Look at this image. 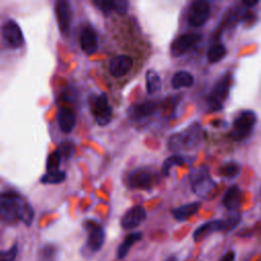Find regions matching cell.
I'll return each instance as SVG.
<instances>
[{
    "mask_svg": "<svg viewBox=\"0 0 261 261\" xmlns=\"http://www.w3.org/2000/svg\"><path fill=\"white\" fill-rule=\"evenodd\" d=\"M34 219L32 206L16 192L7 191L0 194V220L6 224L21 221L31 225Z\"/></svg>",
    "mask_w": 261,
    "mask_h": 261,
    "instance_id": "6da1fadb",
    "label": "cell"
},
{
    "mask_svg": "<svg viewBox=\"0 0 261 261\" xmlns=\"http://www.w3.org/2000/svg\"><path fill=\"white\" fill-rule=\"evenodd\" d=\"M256 114L252 110H245L239 114L232 124L230 137L234 141H242L250 136L256 123Z\"/></svg>",
    "mask_w": 261,
    "mask_h": 261,
    "instance_id": "7a4b0ae2",
    "label": "cell"
},
{
    "mask_svg": "<svg viewBox=\"0 0 261 261\" xmlns=\"http://www.w3.org/2000/svg\"><path fill=\"white\" fill-rule=\"evenodd\" d=\"M192 182L194 193L204 199H209L212 197L216 190V182L210 178L208 172L203 168L197 169L193 172Z\"/></svg>",
    "mask_w": 261,
    "mask_h": 261,
    "instance_id": "3957f363",
    "label": "cell"
},
{
    "mask_svg": "<svg viewBox=\"0 0 261 261\" xmlns=\"http://www.w3.org/2000/svg\"><path fill=\"white\" fill-rule=\"evenodd\" d=\"M93 115L99 125L105 126L112 119V108L109 104L107 95L101 93L98 96H95L91 103Z\"/></svg>",
    "mask_w": 261,
    "mask_h": 261,
    "instance_id": "277c9868",
    "label": "cell"
},
{
    "mask_svg": "<svg viewBox=\"0 0 261 261\" xmlns=\"http://www.w3.org/2000/svg\"><path fill=\"white\" fill-rule=\"evenodd\" d=\"M209 14V3L205 0H196L191 4L189 8L188 22L192 27H201L207 21Z\"/></svg>",
    "mask_w": 261,
    "mask_h": 261,
    "instance_id": "5b68a950",
    "label": "cell"
},
{
    "mask_svg": "<svg viewBox=\"0 0 261 261\" xmlns=\"http://www.w3.org/2000/svg\"><path fill=\"white\" fill-rule=\"evenodd\" d=\"M2 38L4 42L11 48H19L22 46L24 39L21 29L13 19L6 20L1 28Z\"/></svg>",
    "mask_w": 261,
    "mask_h": 261,
    "instance_id": "8992f818",
    "label": "cell"
},
{
    "mask_svg": "<svg viewBox=\"0 0 261 261\" xmlns=\"http://www.w3.org/2000/svg\"><path fill=\"white\" fill-rule=\"evenodd\" d=\"M230 83V74H225L217 81L212 90L211 96L209 97V106L212 110H218L221 108V103L228 94Z\"/></svg>",
    "mask_w": 261,
    "mask_h": 261,
    "instance_id": "52a82bcc",
    "label": "cell"
},
{
    "mask_svg": "<svg viewBox=\"0 0 261 261\" xmlns=\"http://www.w3.org/2000/svg\"><path fill=\"white\" fill-rule=\"evenodd\" d=\"M154 180V175L148 168L140 167L127 174L126 182L132 189L148 190L152 187Z\"/></svg>",
    "mask_w": 261,
    "mask_h": 261,
    "instance_id": "ba28073f",
    "label": "cell"
},
{
    "mask_svg": "<svg viewBox=\"0 0 261 261\" xmlns=\"http://www.w3.org/2000/svg\"><path fill=\"white\" fill-rule=\"evenodd\" d=\"M202 39L200 34H184L177 37L170 46V53L172 56L177 57L185 54L191 48H193Z\"/></svg>",
    "mask_w": 261,
    "mask_h": 261,
    "instance_id": "9c48e42d",
    "label": "cell"
},
{
    "mask_svg": "<svg viewBox=\"0 0 261 261\" xmlns=\"http://www.w3.org/2000/svg\"><path fill=\"white\" fill-rule=\"evenodd\" d=\"M85 227L88 231L87 246L93 252L98 251L104 244L105 232L103 227L95 221H87Z\"/></svg>",
    "mask_w": 261,
    "mask_h": 261,
    "instance_id": "30bf717a",
    "label": "cell"
},
{
    "mask_svg": "<svg viewBox=\"0 0 261 261\" xmlns=\"http://www.w3.org/2000/svg\"><path fill=\"white\" fill-rule=\"evenodd\" d=\"M55 14L61 34L67 35L70 29L72 18V12L69 3L63 0L57 1L55 5Z\"/></svg>",
    "mask_w": 261,
    "mask_h": 261,
    "instance_id": "8fae6325",
    "label": "cell"
},
{
    "mask_svg": "<svg viewBox=\"0 0 261 261\" xmlns=\"http://www.w3.org/2000/svg\"><path fill=\"white\" fill-rule=\"evenodd\" d=\"M146 210L143 206L137 205L130 208L122 216L120 224L124 229H133L139 226L146 218Z\"/></svg>",
    "mask_w": 261,
    "mask_h": 261,
    "instance_id": "7c38bea8",
    "label": "cell"
},
{
    "mask_svg": "<svg viewBox=\"0 0 261 261\" xmlns=\"http://www.w3.org/2000/svg\"><path fill=\"white\" fill-rule=\"evenodd\" d=\"M134 60L127 55H118L109 62V71L113 76H123L133 68Z\"/></svg>",
    "mask_w": 261,
    "mask_h": 261,
    "instance_id": "4fadbf2b",
    "label": "cell"
},
{
    "mask_svg": "<svg viewBox=\"0 0 261 261\" xmlns=\"http://www.w3.org/2000/svg\"><path fill=\"white\" fill-rule=\"evenodd\" d=\"M81 47L82 50L88 54L92 55L96 53L98 49V37L95 30L88 25L85 27L81 34Z\"/></svg>",
    "mask_w": 261,
    "mask_h": 261,
    "instance_id": "5bb4252c",
    "label": "cell"
},
{
    "mask_svg": "<svg viewBox=\"0 0 261 261\" xmlns=\"http://www.w3.org/2000/svg\"><path fill=\"white\" fill-rule=\"evenodd\" d=\"M219 230H224V224L222 219H216V220H211L206 223H203L200 225L193 233V238L196 242H199L205 238H207L209 234L219 231Z\"/></svg>",
    "mask_w": 261,
    "mask_h": 261,
    "instance_id": "9a60e30c",
    "label": "cell"
},
{
    "mask_svg": "<svg viewBox=\"0 0 261 261\" xmlns=\"http://www.w3.org/2000/svg\"><path fill=\"white\" fill-rule=\"evenodd\" d=\"M156 103L152 102V101H147V102H143L137 105H134L130 109H129V117L136 121H140L143 120L147 117H149L150 115H152L155 110H156Z\"/></svg>",
    "mask_w": 261,
    "mask_h": 261,
    "instance_id": "2e32d148",
    "label": "cell"
},
{
    "mask_svg": "<svg viewBox=\"0 0 261 261\" xmlns=\"http://www.w3.org/2000/svg\"><path fill=\"white\" fill-rule=\"evenodd\" d=\"M59 128L65 133H70L75 125V114L69 107H61L57 114Z\"/></svg>",
    "mask_w": 261,
    "mask_h": 261,
    "instance_id": "e0dca14e",
    "label": "cell"
},
{
    "mask_svg": "<svg viewBox=\"0 0 261 261\" xmlns=\"http://www.w3.org/2000/svg\"><path fill=\"white\" fill-rule=\"evenodd\" d=\"M242 192L238 186L229 187L222 199V204L228 210H237L241 205Z\"/></svg>",
    "mask_w": 261,
    "mask_h": 261,
    "instance_id": "ac0fdd59",
    "label": "cell"
},
{
    "mask_svg": "<svg viewBox=\"0 0 261 261\" xmlns=\"http://www.w3.org/2000/svg\"><path fill=\"white\" fill-rule=\"evenodd\" d=\"M201 126L199 123L194 122L192 123L182 134V140H184V145L187 148H193L196 147L200 140H201Z\"/></svg>",
    "mask_w": 261,
    "mask_h": 261,
    "instance_id": "d6986e66",
    "label": "cell"
},
{
    "mask_svg": "<svg viewBox=\"0 0 261 261\" xmlns=\"http://www.w3.org/2000/svg\"><path fill=\"white\" fill-rule=\"evenodd\" d=\"M201 207L200 202H192L182 206H179L171 211L173 217L178 221H185L198 212Z\"/></svg>",
    "mask_w": 261,
    "mask_h": 261,
    "instance_id": "ffe728a7",
    "label": "cell"
},
{
    "mask_svg": "<svg viewBox=\"0 0 261 261\" xmlns=\"http://www.w3.org/2000/svg\"><path fill=\"white\" fill-rule=\"evenodd\" d=\"M194 84V76L185 70L177 71L171 79V86L173 89L189 88Z\"/></svg>",
    "mask_w": 261,
    "mask_h": 261,
    "instance_id": "44dd1931",
    "label": "cell"
},
{
    "mask_svg": "<svg viewBox=\"0 0 261 261\" xmlns=\"http://www.w3.org/2000/svg\"><path fill=\"white\" fill-rule=\"evenodd\" d=\"M141 239H142V233H141L140 231L129 233V234L123 240V242L118 246V248H117V257H118L119 259L124 258V257L127 255V253H128L129 249L132 248V246H133L135 243H137L138 241H140Z\"/></svg>",
    "mask_w": 261,
    "mask_h": 261,
    "instance_id": "7402d4cb",
    "label": "cell"
},
{
    "mask_svg": "<svg viewBox=\"0 0 261 261\" xmlns=\"http://www.w3.org/2000/svg\"><path fill=\"white\" fill-rule=\"evenodd\" d=\"M146 88L147 93L150 95L155 94L161 89V79L154 69H149L146 72Z\"/></svg>",
    "mask_w": 261,
    "mask_h": 261,
    "instance_id": "603a6c76",
    "label": "cell"
},
{
    "mask_svg": "<svg viewBox=\"0 0 261 261\" xmlns=\"http://www.w3.org/2000/svg\"><path fill=\"white\" fill-rule=\"evenodd\" d=\"M65 178H66V173L58 169L54 171H47V173H45L41 177L40 181L45 185H56L64 181Z\"/></svg>",
    "mask_w": 261,
    "mask_h": 261,
    "instance_id": "cb8c5ba5",
    "label": "cell"
},
{
    "mask_svg": "<svg viewBox=\"0 0 261 261\" xmlns=\"http://www.w3.org/2000/svg\"><path fill=\"white\" fill-rule=\"evenodd\" d=\"M225 54L226 49L222 44H214L209 48L207 57L210 62H218L225 56Z\"/></svg>",
    "mask_w": 261,
    "mask_h": 261,
    "instance_id": "d4e9b609",
    "label": "cell"
},
{
    "mask_svg": "<svg viewBox=\"0 0 261 261\" xmlns=\"http://www.w3.org/2000/svg\"><path fill=\"white\" fill-rule=\"evenodd\" d=\"M241 167L238 163L236 162H229L224 164L220 169H219V174L222 175L223 177L226 178H232L237 176L240 173Z\"/></svg>",
    "mask_w": 261,
    "mask_h": 261,
    "instance_id": "484cf974",
    "label": "cell"
},
{
    "mask_svg": "<svg viewBox=\"0 0 261 261\" xmlns=\"http://www.w3.org/2000/svg\"><path fill=\"white\" fill-rule=\"evenodd\" d=\"M240 220H241V214L237 210H229L225 218L222 219L224 224V230L232 229L234 226L238 225Z\"/></svg>",
    "mask_w": 261,
    "mask_h": 261,
    "instance_id": "4316f807",
    "label": "cell"
},
{
    "mask_svg": "<svg viewBox=\"0 0 261 261\" xmlns=\"http://www.w3.org/2000/svg\"><path fill=\"white\" fill-rule=\"evenodd\" d=\"M184 163H185L184 157H181L180 155H172V156L168 157L167 159H165V161L163 162L162 171L165 175H167L169 173V170L171 167L176 166V165H182Z\"/></svg>",
    "mask_w": 261,
    "mask_h": 261,
    "instance_id": "83f0119b",
    "label": "cell"
},
{
    "mask_svg": "<svg viewBox=\"0 0 261 261\" xmlns=\"http://www.w3.org/2000/svg\"><path fill=\"white\" fill-rule=\"evenodd\" d=\"M62 159L58 153V151H54L52 153H50V155L47 158L46 161V169L47 171H54V170H58L59 169V165L61 163Z\"/></svg>",
    "mask_w": 261,
    "mask_h": 261,
    "instance_id": "f1b7e54d",
    "label": "cell"
},
{
    "mask_svg": "<svg viewBox=\"0 0 261 261\" xmlns=\"http://www.w3.org/2000/svg\"><path fill=\"white\" fill-rule=\"evenodd\" d=\"M247 11H243L242 7L241 6H238V7H234V8H231L228 12V15H227V18H226V23L228 24V27H232L234 25V23H237V21L241 18L244 17L245 13Z\"/></svg>",
    "mask_w": 261,
    "mask_h": 261,
    "instance_id": "f546056e",
    "label": "cell"
},
{
    "mask_svg": "<svg viewBox=\"0 0 261 261\" xmlns=\"http://www.w3.org/2000/svg\"><path fill=\"white\" fill-rule=\"evenodd\" d=\"M61 159L63 160H67L70 158V156L72 155L73 151H74V145L71 142H63L60 144L59 148L57 149Z\"/></svg>",
    "mask_w": 261,
    "mask_h": 261,
    "instance_id": "4dcf8cb0",
    "label": "cell"
},
{
    "mask_svg": "<svg viewBox=\"0 0 261 261\" xmlns=\"http://www.w3.org/2000/svg\"><path fill=\"white\" fill-rule=\"evenodd\" d=\"M168 149L171 151H178L185 147L181 134H173L168 139Z\"/></svg>",
    "mask_w": 261,
    "mask_h": 261,
    "instance_id": "1f68e13d",
    "label": "cell"
},
{
    "mask_svg": "<svg viewBox=\"0 0 261 261\" xmlns=\"http://www.w3.org/2000/svg\"><path fill=\"white\" fill-rule=\"evenodd\" d=\"M93 3L105 15H109L112 11H114V0H95Z\"/></svg>",
    "mask_w": 261,
    "mask_h": 261,
    "instance_id": "d6a6232c",
    "label": "cell"
},
{
    "mask_svg": "<svg viewBox=\"0 0 261 261\" xmlns=\"http://www.w3.org/2000/svg\"><path fill=\"white\" fill-rule=\"evenodd\" d=\"M17 255V247L14 245L7 251H0V261H14Z\"/></svg>",
    "mask_w": 261,
    "mask_h": 261,
    "instance_id": "836d02e7",
    "label": "cell"
},
{
    "mask_svg": "<svg viewBox=\"0 0 261 261\" xmlns=\"http://www.w3.org/2000/svg\"><path fill=\"white\" fill-rule=\"evenodd\" d=\"M128 9V2L126 0H114V11L119 14H125Z\"/></svg>",
    "mask_w": 261,
    "mask_h": 261,
    "instance_id": "e575fe53",
    "label": "cell"
},
{
    "mask_svg": "<svg viewBox=\"0 0 261 261\" xmlns=\"http://www.w3.org/2000/svg\"><path fill=\"white\" fill-rule=\"evenodd\" d=\"M236 258V254L233 251H228L226 252L221 258L219 261H233Z\"/></svg>",
    "mask_w": 261,
    "mask_h": 261,
    "instance_id": "d590c367",
    "label": "cell"
},
{
    "mask_svg": "<svg viewBox=\"0 0 261 261\" xmlns=\"http://www.w3.org/2000/svg\"><path fill=\"white\" fill-rule=\"evenodd\" d=\"M258 0H244L243 1V4L245 5V6H247V7H253V6H255L256 4H258Z\"/></svg>",
    "mask_w": 261,
    "mask_h": 261,
    "instance_id": "8d00e7d4",
    "label": "cell"
}]
</instances>
